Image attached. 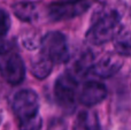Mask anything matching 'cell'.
<instances>
[{"label":"cell","mask_w":131,"mask_h":130,"mask_svg":"<svg viewBox=\"0 0 131 130\" xmlns=\"http://www.w3.org/2000/svg\"><path fill=\"white\" fill-rule=\"evenodd\" d=\"M20 130H40L43 120L39 115V98L34 90L18 91L12 101Z\"/></svg>","instance_id":"6da1fadb"},{"label":"cell","mask_w":131,"mask_h":130,"mask_svg":"<svg viewBox=\"0 0 131 130\" xmlns=\"http://www.w3.org/2000/svg\"><path fill=\"white\" fill-rule=\"evenodd\" d=\"M121 16L114 9H101L95 14L86 32V40L92 45H102L116 37L121 30Z\"/></svg>","instance_id":"7a4b0ae2"},{"label":"cell","mask_w":131,"mask_h":130,"mask_svg":"<svg viewBox=\"0 0 131 130\" xmlns=\"http://www.w3.org/2000/svg\"><path fill=\"white\" fill-rule=\"evenodd\" d=\"M40 54L53 63H66L69 61V45L67 37L58 31L47 32L40 40Z\"/></svg>","instance_id":"3957f363"},{"label":"cell","mask_w":131,"mask_h":130,"mask_svg":"<svg viewBox=\"0 0 131 130\" xmlns=\"http://www.w3.org/2000/svg\"><path fill=\"white\" fill-rule=\"evenodd\" d=\"M0 75L7 83L17 85L25 77V66L16 52L4 50L0 52Z\"/></svg>","instance_id":"277c9868"},{"label":"cell","mask_w":131,"mask_h":130,"mask_svg":"<svg viewBox=\"0 0 131 130\" xmlns=\"http://www.w3.org/2000/svg\"><path fill=\"white\" fill-rule=\"evenodd\" d=\"M77 90V80L68 71L58 77L54 84V97L60 107H62L64 111L74 110L76 106Z\"/></svg>","instance_id":"5b68a950"},{"label":"cell","mask_w":131,"mask_h":130,"mask_svg":"<svg viewBox=\"0 0 131 130\" xmlns=\"http://www.w3.org/2000/svg\"><path fill=\"white\" fill-rule=\"evenodd\" d=\"M90 7V2L88 0L77 2H54L47 7L48 17L52 21H62L76 17L85 13Z\"/></svg>","instance_id":"8992f818"},{"label":"cell","mask_w":131,"mask_h":130,"mask_svg":"<svg viewBox=\"0 0 131 130\" xmlns=\"http://www.w3.org/2000/svg\"><path fill=\"white\" fill-rule=\"evenodd\" d=\"M122 67V60L116 54L107 53V54L100 57L98 60H94L93 62L91 73L98 77L107 78L115 75L120 68Z\"/></svg>","instance_id":"52a82bcc"},{"label":"cell","mask_w":131,"mask_h":130,"mask_svg":"<svg viewBox=\"0 0 131 130\" xmlns=\"http://www.w3.org/2000/svg\"><path fill=\"white\" fill-rule=\"evenodd\" d=\"M107 96V89L102 83L90 81L83 85L78 94V99L85 106H94L100 104Z\"/></svg>","instance_id":"ba28073f"},{"label":"cell","mask_w":131,"mask_h":130,"mask_svg":"<svg viewBox=\"0 0 131 130\" xmlns=\"http://www.w3.org/2000/svg\"><path fill=\"white\" fill-rule=\"evenodd\" d=\"M13 13L21 21L24 22H34L39 16V9L36 2L32 1H20L16 2L12 7Z\"/></svg>","instance_id":"9c48e42d"},{"label":"cell","mask_w":131,"mask_h":130,"mask_svg":"<svg viewBox=\"0 0 131 130\" xmlns=\"http://www.w3.org/2000/svg\"><path fill=\"white\" fill-rule=\"evenodd\" d=\"M53 62L43 54H40L37 59L32 60L31 62V73L36 78L39 80H44L51 74L53 69Z\"/></svg>","instance_id":"30bf717a"},{"label":"cell","mask_w":131,"mask_h":130,"mask_svg":"<svg viewBox=\"0 0 131 130\" xmlns=\"http://www.w3.org/2000/svg\"><path fill=\"white\" fill-rule=\"evenodd\" d=\"M114 48L118 55L131 57V30H120L114 38Z\"/></svg>","instance_id":"8fae6325"},{"label":"cell","mask_w":131,"mask_h":130,"mask_svg":"<svg viewBox=\"0 0 131 130\" xmlns=\"http://www.w3.org/2000/svg\"><path fill=\"white\" fill-rule=\"evenodd\" d=\"M76 130H100L97 114L93 112L82 113L77 119Z\"/></svg>","instance_id":"7c38bea8"},{"label":"cell","mask_w":131,"mask_h":130,"mask_svg":"<svg viewBox=\"0 0 131 130\" xmlns=\"http://www.w3.org/2000/svg\"><path fill=\"white\" fill-rule=\"evenodd\" d=\"M10 17L5 9L0 8V38L5 37L10 29Z\"/></svg>","instance_id":"4fadbf2b"},{"label":"cell","mask_w":131,"mask_h":130,"mask_svg":"<svg viewBox=\"0 0 131 130\" xmlns=\"http://www.w3.org/2000/svg\"><path fill=\"white\" fill-rule=\"evenodd\" d=\"M60 1H64V2H77V1H84V0H60Z\"/></svg>","instance_id":"5bb4252c"},{"label":"cell","mask_w":131,"mask_h":130,"mask_svg":"<svg viewBox=\"0 0 131 130\" xmlns=\"http://www.w3.org/2000/svg\"><path fill=\"white\" fill-rule=\"evenodd\" d=\"M2 43H1V38H0V52H1V51H4V50H2Z\"/></svg>","instance_id":"9a60e30c"},{"label":"cell","mask_w":131,"mask_h":130,"mask_svg":"<svg viewBox=\"0 0 131 130\" xmlns=\"http://www.w3.org/2000/svg\"><path fill=\"white\" fill-rule=\"evenodd\" d=\"M1 121H2V114L0 113V123H1Z\"/></svg>","instance_id":"2e32d148"}]
</instances>
